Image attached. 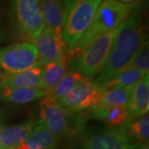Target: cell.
I'll list each match as a JSON object with an SVG mask.
<instances>
[{"instance_id":"19","label":"cell","mask_w":149,"mask_h":149,"mask_svg":"<svg viewBox=\"0 0 149 149\" xmlns=\"http://www.w3.org/2000/svg\"><path fill=\"white\" fill-rule=\"evenodd\" d=\"M129 139L135 143H148L149 139L148 113L141 117L128 119L120 126Z\"/></svg>"},{"instance_id":"11","label":"cell","mask_w":149,"mask_h":149,"mask_svg":"<svg viewBox=\"0 0 149 149\" xmlns=\"http://www.w3.org/2000/svg\"><path fill=\"white\" fill-rule=\"evenodd\" d=\"M129 118H136L148 113L149 110V75L143 78L133 85L131 95L128 104Z\"/></svg>"},{"instance_id":"7","label":"cell","mask_w":149,"mask_h":149,"mask_svg":"<svg viewBox=\"0 0 149 149\" xmlns=\"http://www.w3.org/2000/svg\"><path fill=\"white\" fill-rule=\"evenodd\" d=\"M104 91L91 80H83L58 100L66 111L81 112L100 104Z\"/></svg>"},{"instance_id":"30","label":"cell","mask_w":149,"mask_h":149,"mask_svg":"<svg viewBox=\"0 0 149 149\" xmlns=\"http://www.w3.org/2000/svg\"><path fill=\"white\" fill-rule=\"evenodd\" d=\"M0 149H3V148H2V147L0 146Z\"/></svg>"},{"instance_id":"5","label":"cell","mask_w":149,"mask_h":149,"mask_svg":"<svg viewBox=\"0 0 149 149\" xmlns=\"http://www.w3.org/2000/svg\"><path fill=\"white\" fill-rule=\"evenodd\" d=\"M114 32L115 30L95 38L78 56L76 70L84 80H91L101 71L110 51Z\"/></svg>"},{"instance_id":"3","label":"cell","mask_w":149,"mask_h":149,"mask_svg":"<svg viewBox=\"0 0 149 149\" xmlns=\"http://www.w3.org/2000/svg\"><path fill=\"white\" fill-rule=\"evenodd\" d=\"M102 0H61L62 5V37L68 52L90 25Z\"/></svg>"},{"instance_id":"26","label":"cell","mask_w":149,"mask_h":149,"mask_svg":"<svg viewBox=\"0 0 149 149\" xmlns=\"http://www.w3.org/2000/svg\"><path fill=\"white\" fill-rule=\"evenodd\" d=\"M4 37H5V32L3 26L1 25V22H0V43L4 40Z\"/></svg>"},{"instance_id":"4","label":"cell","mask_w":149,"mask_h":149,"mask_svg":"<svg viewBox=\"0 0 149 149\" xmlns=\"http://www.w3.org/2000/svg\"><path fill=\"white\" fill-rule=\"evenodd\" d=\"M12 23L17 37L33 41L45 27L41 0H11Z\"/></svg>"},{"instance_id":"10","label":"cell","mask_w":149,"mask_h":149,"mask_svg":"<svg viewBox=\"0 0 149 149\" xmlns=\"http://www.w3.org/2000/svg\"><path fill=\"white\" fill-rule=\"evenodd\" d=\"M133 144L121 127L90 136L84 149H133Z\"/></svg>"},{"instance_id":"6","label":"cell","mask_w":149,"mask_h":149,"mask_svg":"<svg viewBox=\"0 0 149 149\" xmlns=\"http://www.w3.org/2000/svg\"><path fill=\"white\" fill-rule=\"evenodd\" d=\"M38 64L42 63L33 43L23 42L0 48V68L6 73L22 72Z\"/></svg>"},{"instance_id":"29","label":"cell","mask_w":149,"mask_h":149,"mask_svg":"<svg viewBox=\"0 0 149 149\" xmlns=\"http://www.w3.org/2000/svg\"><path fill=\"white\" fill-rule=\"evenodd\" d=\"M0 22H1V13H0Z\"/></svg>"},{"instance_id":"17","label":"cell","mask_w":149,"mask_h":149,"mask_svg":"<svg viewBox=\"0 0 149 149\" xmlns=\"http://www.w3.org/2000/svg\"><path fill=\"white\" fill-rule=\"evenodd\" d=\"M46 93L40 88H3L0 90V102L27 104L45 97Z\"/></svg>"},{"instance_id":"9","label":"cell","mask_w":149,"mask_h":149,"mask_svg":"<svg viewBox=\"0 0 149 149\" xmlns=\"http://www.w3.org/2000/svg\"><path fill=\"white\" fill-rule=\"evenodd\" d=\"M32 42L43 65L68 56V47L63 37L55 34L47 27H44L42 32Z\"/></svg>"},{"instance_id":"14","label":"cell","mask_w":149,"mask_h":149,"mask_svg":"<svg viewBox=\"0 0 149 149\" xmlns=\"http://www.w3.org/2000/svg\"><path fill=\"white\" fill-rule=\"evenodd\" d=\"M88 113L91 118L104 122L111 127L122 126L129 118L127 107L99 104L90 109Z\"/></svg>"},{"instance_id":"21","label":"cell","mask_w":149,"mask_h":149,"mask_svg":"<svg viewBox=\"0 0 149 149\" xmlns=\"http://www.w3.org/2000/svg\"><path fill=\"white\" fill-rule=\"evenodd\" d=\"M83 80L84 79L82 78L81 74L77 70L66 71L61 80L52 91H47L45 97H48L58 101L60 99L70 91H71Z\"/></svg>"},{"instance_id":"15","label":"cell","mask_w":149,"mask_h":149,"mask_svg":"<svg viewBox=\"0 0 149 149\" xmlns=\"http://www.w3.org/2000/svg\"><path fill=\"white\" fill-rule=\"evenodd\" d=\"M57 141L42 123L37 122L31 134L16 149H55Z\"/></svg>"},{"instance_id":"8","label":"cell","mask_w":149,"mask_h":149,"mask_svg":"<svg viewBox=\"0 0 149 149\" xmlns=\"http://www.w3.org/2000/svg\"><path fill=\"white\" fill-rule=\"evenodd\" d=\"M68 113L57 100L44 97L40 103V120L48 131L57 139L66 136L70 131Z\"/></svg>"},{"instance_id":"23","label":"cell","mask_w":149,"mask_h":149,"mask_svg":"<svg viewBox=\"0 0 149 149\" xmlns=\"http://www.w3.org/2000/svg\"><path fill=\"white\" fill-rule=\"evenodd\" d=\"M133 69L148 74L149 71V47L148 42H145L138 54L134 56L131 62L124 70Z\"/></svg>"},{"instance_id":"24","label":"cell","mask_w":149,"mask_h":149,"mask_svg":"<svg viewBox=\"0 0 149 149\" xmlns=\"http://www.w3.org/2000/svg\"><path fill=\"white\" fill-rule=\"evenodd\" d=\"M118 1L125 4H140L144 0H118Z\"/></svg>"},{"instance_id":"27","label":"cell","mask_w":149,"mask_h":149,"mask_svg":"<svg viewBox=\"0 0 149 149\" xmlns=\"http://www.w3.org/2000/svg\"><path fill=\"white\" fill-rule=\"evenodd\" d=\"M6 72H3L0 70V90L2 89V85H3V81L4 79V76H5Z\"/></svg>"},{"instance_id":"25","label":"cell","mask_w":149,"mask_h":149,"mask_svg":"<svg viewBox=\"0 0 149 149\" xmlns=\"http://www.w3.org/2000/svg\"><path fill=\"white\" fill-rule=\"evenodd\" d=\"M133 149H149L148 143H134Z\"/></svg>"},{"instance_id":"13","label":"cell","mask_w":149,"mask_h":149,"mask_svg":"<svg viewBox=\"0 0 149 149\" xmlns=\"http://www.w3.org/2000/svg\"><path fill=\"white\" fill-rule=\"evenodd\" d=\"M37 122L31 120L0 129V146L3 149H16L31 134Z\"/></svg>"},{"instance_id":"16","label":"cell","mask_w":149,"mask_h":149,"mask_svg":"<svg viewBox=\"0 0 149 149\" xmlns=\"http://www.w3.org/2000/svg\"><path fill=\"white\" fill-rule=\"evenodd\" d=\"M41 7L44 25L55 34L62 37L63 19L61 0H41Z\"/></svg>"},{"instance_id":"1","label":"cell","mask_w":149,"mask_h":149,"mask_svg":"<svg viewBox=\"0 0 149 149\" xmlns=\"http://www.w3.org/2000/svg\"><path fill=\"white\" fill-rule=\"evenodd\" d=\"M144 11L145 7L142 3L115 30L106 62L93 81L96 85H100L123 71L144 43L148 42L144 25Z\"/></svg>"},{"instance_id":"12","label":"cell","mask_w":149,"mask_h":149,"mask_svg":"<svg viewBox=\"0 0 149 149\" xmlns=\"http://www.w3.org/2000/svg\"><path fill=\"white\" fill-rule=\"evenodd\" d=\"M42 64H38L22 72L6 73L3 81V88H40L42 87Z\"/></svg>"},{"instance_id":"22","label":"cell","mask_w":149,"mask_h":149,"mask_svg":"<svg viewBox=\"0 0 149 149\" xmlns=\"http://www.w3.org/2000/svg\"><path fill=\"white\" fill-rule=\"evenodd\" d=\"M133 86L106 91L100 104L108 106H128Z\"/></svg>"},{"instance_id":"20","label":"cell","mask_w":149,"mask_h":149,"mask_svg":"<svg viewBox=\"0 0 149 149\" xmlns=\"http://www.w3.org/2000/svg\"><path fill=\"white\" fill-rule=\"evenodd\" d=\"M148 74L137 70L127 69L118 73L111 79L102 83L98 86L104 92L116 90L120 88H125L129 86H133L138 81L143 78Z\"/></svg>"},{"instance_id":"28","label":"cell","mask_w":149,"mask_h":149,"mask_svg":"<svg viewBox=\"0 0 149 149\" xmlns=\"http://www.w3.org/2000/svg\"><path fill=\"white\" fill-rule=\"evenodd\" d=\"M3 128V125H2V119L0 118V129Z\"/></svg>"},{"instance_id":"2","label":"cell","mask_w":149,"mask_h":149,"mask_svg":"<svg viewBox=\"0 0 149 149\" xmlns=\"http://www.w3.org/2000/svg\"><path fill=\"white\" fill-rule=\"evenodd\" d=\"M139 4H125L118 0H104L79 41L68 52V56H79L95 38L113 32Z\"/></svg>"},{"instance_id":"18","label":"cell","mask_w":149,"mask_h":149,"mask_svg":"<svg viewBox=\"0 0 149 149\" xmlns=\"http://www.w3.org/2000/svg\"><path fill=\"white\" fill-rule=\"evenodd\" d=\"M68 56H63L56 61L44 64L42 68V87L46 92L52 91L66 73Z\"/></svg>"}]
</instances>
